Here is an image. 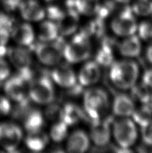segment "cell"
Here are the masks:
<instances>
[{"label":"cell","instance_id":"6","mask_svg":"<svg viewBox=\"0 0 152 153\" xmlns=\"http://www.w3.org/2000/svg\"><path fill=\"white\" fill-rule=\"evenodd\" d=\"M64 41L59 36L51 42H42L35 46L36 56L43 64L52 66L61 61L63 56Z\"/></svg>","mask_w":152,"mask_h":153},{"label":"cell","instance_id":"10","mask_svg":"<svg viewBox=\"0 0 152 153\" xmlns=\"http://www.w3.org/2000/svg\"><path fill=\"white\" fill-rule=\"evenodd\" d=\"M112 117H101L94 120L91 127L90 136L94 144L98 146H105L108 143L111 135Z\"/></svg>","mask_w":152,"mask_h":153},{"label":"cell","instance_id":"13","mask_svg":"<svg viewBox=\"0 0 152 153\" xmlns=\"http://www.w3.org/2000/svg\"><path fill=\"white\" fill-rule=\"evenodd\" d=\"M101 75L100 65L96 61H89L84 64L78 73V82L82 86H90L98 82Z\"/></svg>","mask_w":152,"mask_h":153},{"label":"cell","instance_id":"41","mask_svg":"<svg viewBox=\"0 0 152 153\" xmlns=\"http://www.w3.org/2000/svg\"><path fill=\"white\" fill-rule=\"evenodd\" d=\"M46 1H52V0H45Z\"/></svg>","mask_w":152,"mask_h":153},{"label":"cell","instance_id":"9","mask_svg":"<svg viewBox=\"0 0 152 153\" xmlns=\"http://www.w3.org/2000/svg\"><path fill=\"white\" fill-rule=\"evenodd\" d=\"M22 139V131L12 123L0 124V146L10 152L15 151Z\"/></svg>","mask_w":152,"mask_h":153},{"label":"cell","instance_id":"7","mask_svg":"<svg viewBox=\"0 0 152 153\" xmlns=\"http://www.w3.org/2000/svg\"><path fill=\"white\" fill-rule=\"evenodd\" d=\"M8 57L12 65L18 69L21 77L30 82L34 75L32 59L28 50L22 47H11L7 51Z\"/></svg>","mask_w":152,"mask_h":153},{"label":"cell","instance_id":"12","mask_svg":"<svg viewBox=\"0 0 152 153\" xmlns=\"http://www.w3.org/2000/svg\"><path fill=\"white\" fill-rule=\"evenodd\" d=\"M53 80L62 87L72 88L77 83V76L69 65H58L51 73Z\"/></svg>","mask_w":152,"mask_h":153},{"label":"cell","instance_id":"17","mask_svg":"<svg viewBox=\"0 0 152 153\" xmlns=\"http://www.w3.org/2000/svg\"><path fill=\"white\" fill-rule=\"evenodd\" d=\"M135 109V103L129 95L119 94L114 98L113 112L115 116L122 117L131 116Z\"/></svg>","mask_w":152,"mask_h":153},{"label":"cell","instance_id":"18","mask_svg":"<svg viewBox=\"0 0 152 153\" xmlns=\"http://www.w3.org/2000/svg\"><path fill=\"white\" fill-rule=\"evenodd\" d=\"M15 42L21 46H30L34 40V32L31 25L21 24L15 26L11 32Z\"/></svg>","mask_w":152,"mask_h":153},{"label":"cell","instance_id":"34","mask_svg":"<svg viewBox=\"0 0 152 153\" xmlns=\"http://www.w3.org/2000/svg\"><path fill=\"white\" fill-rule=\"evenodd\" d=\"M142 139L148 145L152 146V121L142 127Z\"/></svg>","mask_w":152,"mask_h":153},{"label":"cell","instance_id":"33","mask_svg":"<svg viewBox=\"0 0 152 153\" xmlns=\"http://www.w3.org/2000/svg\"><path fill=\"white\" fill-rule=\"evenodd\" d=\"M64 13L65 12H64L61 8L55 6V5H51L47 9L48 16L52 20L58 21L64 14Z\"/></svg>","mask_w":152,"mask_h":153},{"label":"cell","instance_id":"4","mask_svg":"<svg viewBox=\"0 0 152 153\" xmlns=\"http://www.w3.org/2000/svg\"><path fill=\"white\" fill-rule=\"evenodd\" d=\"M29 95L32 101L40 104H50L54 100V86L46 73H42L30 81Z\"/></svg>","mask_w":152,"mask_h":153},{"label":"cell","instance_id":"14","mask_svg":"<svg viewBox=\"0 0 152 153\" xmlns=\"http://www.w3.org/2000/svg\"><path fill=\"white\" fill-rule=\"evenodd\" d=\"M79 13L76 9H67L57 24L59 33L64 36L72 34L77 30L79 22Z\"/></svg>","mask_w":152,"mask_h":153},{"label":"cell","instance_id":"39","mask_svg":"<svg viewBox=\"0 0 152 153\" xmlns=\"http://www.w3.org/2000/svg\"><path fill=\"white\" fill-rule=\"evenodd\" d=\"M147 58L148 61L152 64V45L149 46L147 50Z\"/></svg>","mask_w":152,"mask_h":153},{"label":"cell","instance_id":"38","mask_svg":"<svg viewBox=\"0 0 152 153\" xmlns=\"http://www.w3.org/2000/svg\"><path fill=\"white\" fill-rule=\"evenodd\" d=\"M142 83L152 90V69H148L145 72Z\"/></svg>","mask_w":152,"mask_h":153},{"label":"cell","instance_id":"16","mask_svg":"<svg viewBox=\"0 0 152 153\" xmlns=\"http://www.w3.org/2000/svg\"><path fill=\"white\" fill-rule=\"evenodd\" d=\"M21 15L28 21H39L45 16V11L36 0H27L21 1L20 5Z\"/></svg>","mask_w":152,"mask_h":153},{"label":"cell","instance_id":"22","mask_svg":"<svg viewBox=\"0 0 152 153\" xmlns=\"http://www.w3.org/2000/svg\"><path fill=\"white\" fill-rule=\"evenodd\" d=\"M26 144L32 151L39 152L44 149L48 144V138L46 134L41 130L30 132L26 138Z\"/></svg>","mask_w":152,"mask_h":153},{"label":"cell","instance_id":"29","mask_svg":"<svg viewBox=\"0 0 152 153\" xmlns=\"http://www.w3.org/2000/svg\"><path fill=\"white\" fill-rule=\"evenodd\" d=\"M133 12L139 16L152 14V0H135L131 7Z\"/></svg>","mask_w":152,"mask_h":153},{"label":"cell","instance_id":"28","mask_svg":"<svg viewBox=\"0 0 152 153\" xmlns=\"http://www.w3.org/2000/svg\"><path fill=\"white\" fill-rule=\"evenodd\" d=\"M68 134V125L62 120L54 124L50 130V137L54 142L59 143L64 140Z\"/></svg>","mask_w":152,"mask_h":153},{"label":"cell","instance_id":"26","mask_svg":"<svg viewBox=\"0 0 152 153\" xmlns=\"http://www.w3.org/2000/svg\"><path fill=\"white\" fill-rule=\"evenodd\" d=\"M75 7L77 12L84 15L96 14L99 10V0H75Z\"/></svg>","mask_w":152,"mask_h":153},{"label":"cell","instance_id":"11","mask_svg":"<svg viewBox=\"0 0 152 153\" xmlns=\"http://www.w3.org/2000/svg\"><path fill=\"white\" fill-rule=\"evenodd\" d=\"M26 81L20 75L7 79L4 84V91L7 97L15 102H20L27 97Z\"/></svg>","mask_w":152,"mask_h":153},{"label":"cell","instance_id":"36","mask_svg":"<svg viewBox=\"0 0 152 153\" xmlns=\"http://www.w3.org/2000/svg\"><path fill=\"white\" fill-rule=\"evenodd\" d=\"M11 110V105L7 98L0 96V117L6 116Z\"/></svg>","mask_w":152,"mask_h":153},{"label":"cell","instance_id":"3","mask_svg":"<svg viewBox=\"0 0 152 153\" xmlns=\"http://www.w3.org/2000/svg\"><path fill=\"white\" fill-rule=\"evenodd\" d=\"M91 53V44L89 36L80 32L64 45L63 56L68 62L77 63L87 59Z\"/></svg>","mask_w":152,"mask_h":153},{"label":"cell","instance_id":"30","mask_svg":"<svg viewBox=\"0 0 152 153\" xmlns=\"http://www.w3.org/2000/svg\"><path fill=\"white\" fill-rule=\"evenodd\" d=\"M137 30L140 38L152 43V22H143L138 26Z\"/></svg>","mask_w":152,"mask_h":153},{"label":"cell","instance_id":"15","mask_svg":"<svg viewBox=\"0 0 152 153\" xmlns=\"http://www.w3.org/2000/svg\"><path fill=\"white\" fill-rule=\"evenodd\" d=\"M90 140L87 134L83 130H78L69 136L66 143L68 152L79 153L87 151Z\"/></svg>","mask_w":152,"mask_h":153},{"label":"cell","instance_id":"25","mask_svg":"<svg viewBox=\"0 0 152 153\" xmlns=\"http://www.w3.org/2000/svg\"><path fill=\"white\" fill-rule=\"evenodd\" d=\"M100 66L108 67L114 62V54L111 45L103 42L96 54V61Z\"/></svg>","mask_w":152,"mask_h":153},{"label":"cell","instance_id":"8","mask_svg":"<svg viewBox=\"0 0 152 153\" xmlns=\"http://www.w3.org/2000/svg\"><path fill=\"white\" fill-rule=\"evenodd\" d=\"M111 26L114 33L121 36L135 34L138 27L134 12L129 7H125L118 13L111 22Z\"/></svg>","mask_w":152,"mask_h":153},{"label":"cell","instance_id":"35","mask_svg":"<svg viewBox=\"0 0 152 153\" xmlns=\"http://www.w3.org/2000/svg\"><path fill=\"white\" fill-rule=\"evenodd\" d=\"M10 68L7 62L4 59L0 58V81H3L9 77Z\"/></svg>","mask_w":152,"mask_h":153},{"label":"cell","instance_id":"20","mask_svg":"<svg viewBox=\"0 0 152 153\" xmlns=\"http://www.w3.org/2000/svg\"><path fill=\"white\" fill-rule=\"evenodd\" d=\"M21 120H23L24 128L29 133L40 131L44 124L41 111L33 108L24 115Z\"/></svg>","mask_w":152,"mask_h":153},{"label":"cell","instance_id":"24","mask_svg":"<svg viewBox=\"0 0 152 153\" xmlns=\"http://www.w3.org/2000/svg\"><path fill=\"white\" fill-rule=\"evenodd\" d=\"M131 116L135 123L140 126H144L152 121V105L150 103H143L137 108H135Z\"/></svg>","mask_w":152,"mask_h":153},{"label":"cell","instance_id":"31","mask_svg":"<svg viewBox=\"0 0 152 153\" xmlns=\"http://www.w3.org/2000/svg\"><path fill=\"white\" fill-rule=\"evenodd\" d=\"M13 24L14 23L12 18L5 13H0V29L7 30L11 32L15 26Z\"/></svg>","mask_w":152,"mask_h":153},{"label":"cell","instance_id":"2","mask_svg":"<svg viewBox=\"0 0 152 153\" xmlns=\"http://www.w3.org/2000/svg\"><path fill=\"white\" fill-rule=\"evenodd\" d=\"M84 108L93 120L105 116L109 106L108 97L104 90L91 88L85 92L83 96Z\"/></svg>","mask_w":152,"mask_h":153},{"label":"cell","instance_id":"40","mask_svg":"<svg viewBox=\"0 0 152 153\" xmlns=\"http://www.w3.org/2000/svg\"><path fill=\"white\" fill-rule=\"evenodd\" d=\"M116 1L119 3H121V4H126V3L129 2L131 0H116Z\"/></svg>","mask_w":152,"mask_h":153},{"label":"cell","instance_id":"37","mask_svg":"<svg viewBox=\"0 0 152 153\" xmlns=\"http://www.w3.org/2000/svg\"><path fill=\"white\" fill-rule=\"evenodd\" d=\"M21 0H3L5 7L7 10L12 11L20 6Z\"/></svg>","mask_w":152,"mask_h":153},{"label":"cell","instance_id":"21","mask_svg":"<svg viewBox=\"0 0 152 153\" xmlns=\"http://www.w3.org/2000/svg\"><path fill=\"white\" fill-rule=\"evenodd\" d=\"M82 118L83 112L77 105L69 103L61 108L60 120L64 122L68 126L77 124Z\"/></svg>","mask_w":152,"mask_h":153},{"label":"cell","instance_id":"1","mask_svg":"<svg viewBox=\"0 0 152 153\" xmlns=\"http://www.w3.org/2000/svg\"><path fill=\"white\" fill-rule=\"evenodd\" d=\"M139 73L136 62L131 60H122L111 65L109 75L111 81L116 87L127 89L136 83Z\"/></svg>","mask_w":152,"mask_h":153},{"label":"cell","instance_id":"27","mask_svg":"<svg viewBox=\"0 0 152 153\" xmlns=\"http://www.w3.org/2000/svg\"><path fill=\"white\" fill-rule=\"evenodd\" d=\"M133 97L142 103H150L152 97V90L143 83L131 87Z\"/></svg>","mask_w":152,"mask_h":153},{"label":"cell","instance_id":"32","mask_svg":"<svg viewBox=\"0 0 152 153\" xmlns=\"http://www.w3.org/2000/svg\"><path fill=\"white\" fill-rule=\"evenodd\" d=\"M61 111V108L60 107L59 105L57 104V103H53V104H50L46 109V115L48 118H49L50 120L59 119L60 120Z\"/></svg>","mask_w":152,"mask_h":153},{"label":"cell","instance_id":"23","mask_svg":"<svg viewBox=\"0 0 152 153\" xmlns=\"http://www.w3.org/2000/svg\"><path fill=\"white\" fill-rule=\"evenodd\" d=\"M59 30L57 24L53 21H45L40 24L38 37L42 42H51L58 37Z\"/></svg>","mask_w":152,"mask_h":153},{"label":"cell","instance_id":"5","mask_svg":"<svg viewBox=\"0 0 152 153\" xmlns=\"http://www.w3.org/2000/svg\"><path fill=\"white\" fill-rule=\"evenodd\" d=\"M113 134L119 146L124 149L131 146L136 141L138 135L135 122L125 117L114 122Z\"/></svg>","mask_w":152,"mask_h":153},{"label":"cell","instance_id":"19","mask_svg":"<svg viewBox=\"0 0 152 153\" xmlns=\"http://www.w3.org/2000/svg\"><path fill=\"white\" fill-rule=\"evenodd\" d=\"M127 37L119 44V50L120 53L127 57L139 56L142 51V44L139 37L135 34Z\"/></svg>","mask_w":152,"mask_h":153}]
</instances>
